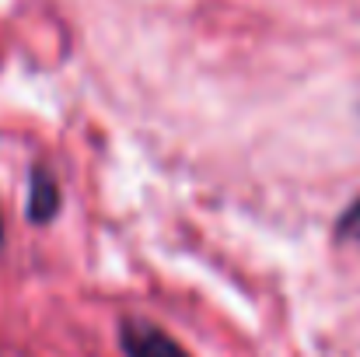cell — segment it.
<instances>
[{"label": "cell", "instance_id": "7a4b0ae2", "mask_svg": "<svg viewBox=\"0 0 360 357\" xmlns=\"http://www.w3.org/2000/svg\"><path fill=\"white\" fill-rule=\"evenodd\" d=\"M60 182L46 165H32L28 172V221L32 225H49L60 214Z\"/></svg>", "mask_w": 360, "mask_h": 357}, {"label": "cell", "instance_id": "277c9868", "mask_svg": "<svg viewBox=\"0 0 360 357\" xmlns=\"http://www.w3.org/2000/svg\"><path fill=\"white\" fill-rule=\"evenodd\" d=\"M0 245H4V221H0Z\"/></svg>", "mask_w": 360, "mask_h": 357}, {"label": "cell", "instance_id": "6da1fadb", "mask_svg": "<svg viewBox=\"0 0 360 357\" xmlns=\"http://www.w3.org/2000/svg\"><path fill=\"white\" fill-rule=\"evenodd\" d=\"M120 347L126 357H189V351L179 340H172L161 326L147 319H122Z\"/></svg>", "mask_w": 360, "mask_h": 357}, {"label": "cell", "instance_id": "3957f363", "mask_svg": "<svg viewBox=\"0 0 360 357\" xmlns=\"http://www.w3.org/2000/svg\"><path fill=\"white\" fill-rule=\"evenodd\" d=\"M336 242H347V245H360V200H354L340 221H336Z\"/></svg>", "mask_w": 360, "mask_h": 357}]
</instances>
